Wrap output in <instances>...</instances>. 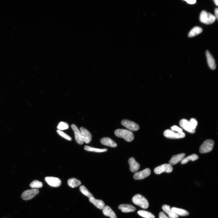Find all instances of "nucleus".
I'll list each match as a JSON object with an SVG mask.
<instances>
[{
  "label": "nucleus",
  "mask_w": 218,
  "mask_h": 218,
  "mask_svg": "<svg viewBox=\"0 0 218 218\" xmlns=\"http://www.w3.org/2000/svg\"><path fill=\"white\" fill-rule=\"evenodd\" d=\"M45 180L49 185L54 187H58L61 184V180L56 177H47L45 178Z\"/></svg>",
  "instance_id": "obj_11"
},
{
  "label": "nucleus",
  "mask_w": 218,
  "mask_h": 218,
  "mask_svg": "<svg viewBox=\"0 0 218 218\" xmlns=\"http://www.w3.org/2000/svg\"><path fill=\"white\" fill-rule=\"evenodd\" d=\"M69 128V125L67 123L63 122H60L57 127L58 130L61 131L67 130Z\"/></svg>",
  "instance_id": "obj_30"
},
{
  "label": "nucleus",
  "mask_w": 218,
  "mask_h": 218,
  "mask_svg": "<svg viewBox=\"0 0 218 218\" xmlns=\"http://www.w3.org/2000/svg\"><path fill=\"white\" fill-rule=\"evenodd\" d=\"M138 214L144 218H155V217L151 213L144 210H140L138 212Z\"/></svg>",
  "instance_id": "obj_26"
},
{
  "label": "nucleus",
  "mask_w": 218,
  "mask_h": 218,
  "mask_svg": "<svg viewBox=\"0 0 218 218\" xmlns=\"http://www.w3.org/2000/svg\"><path fill=\"white\" fill-rule=\"evenodd\" d=\"M57 133L64 138L68 140L69 141H71L72 140L71 138L69 135L62 132V131L58 130L57 131Z\"/></svg>",
  "instance_id": "obj_31"
},
{
  "label": "nucleus",
  "mask_w": 218,
  "mask_h": 218,
  "mask_svg": "<svg viewBox=\"0 0 218 218\" xmlns=\"http://www.w3.org/2000/svg\"><path fill=\"white\" fill-rule=\"evenodd\" d=\"M171 210L178 216H185L189 214L188 212L183 209L173 207L171 208Z\"/></svg>",
  "instance_id": "obj_24"
},
{
  "label": "nucleus",
  "mask_w": 218,
  "mask_h": 218,
  "mask_svg": "<svg viewBox=\"0 0 218 218\" xmlns=\"http://www.w3.org/2000/svg\"><path fill=\"white\" fill-rule=\"evenodd\" d=\"M179 124L182 128L191 133H194L195 132L196 127L188 120L183 119L180 120Z\"/></svg>",
  "instance_id": "obj_5"
},
{
  "label": "nucleus",
  "mask_w": 218,
  "mask_h": 218,
  "mask_svg": "<svg viewBox=\"0 0 218 218\" xmlns=\"http://www.w3.org/2000/svg\"><path fill=\"white\" fill-rule=\"evenodd\" d=\"M133 203L143 209H147L149 207V203L147 199L140 194L134 195L132 198Z\"/></svg>",
  "instance_id": "obj_2"
},
{
  "label": "nucleus",
  "mask_w": 218,
  "mask_h": 218,
  "mask_svg": "<svg viewBox=\"0 0 218 218\" xmlns=\"http://www.w3.org/2000/svg\"><path fill=\"white\" fill-rule=\"evenodd\" d=\"M129 163L130 165V170L132 172H137L139 169L140 165L136 161L134 158L132 157L130 159Z\"/></svg>",
  "instance_id": "obj_16"
},
{
  "label": "nucleus",
  "mask_w": 218,
  "mask_h": 218,
  "mask_svg": "<svg viewBox=\"0 0 218 218\" xmlns=\"http://www.w3.org/2000/svg\"><path fill=\"white\" fill-rule=\"evenodd\" d=\"M39 193V190L37 189H32L26 190L21 195L22 198L24 200H29L33 198Z\"/></svg>",
  "instance_id": "obj_6"
},
{
  "label": "nucleus",
  "mask_w": 218,
  "mask_h": 218,
  "mask_svg": "<svg viewBox=\"0 0 218 218\" xmlns=\"http://www.w3.org/2000/svg\"><path fill=\"white\" fill-rule=\"evenodd\" d=\"M162 210L168 215L169 218H178V216L176 214L170 206L167 205H163L162 207Z\"/></svg>",
  "instance_id": "obj_19"
},
{
  "label": "nucleus",
  "mask_w": 218,
  "mask_h": 218,
  "mask_svg": "<svg viewBox=\"0 0 218 218\" xmlns=\"http://www.w3.org/2000/svg\"><path fill=\"white\" fill-rule=\"evenodd\" d=\"M122 125L131 131H137L139 130V127L137 124L132 121L123 120L121 122Z\"/></svg>",
  "instance_id": "obj_9"
},
{
  "label": "nucleus",
  "mask_w": 218,
  "mask_h": 218,
  "mask_svg": "<svg viewBox=\"0 0 218 218\" xmlns=\"http://www.w3.org/2000/svg\"><path fill=\"white\" fill-rule=\"evenodd\" d=\"M185 156V154L182 153L173 156L172 157L169 161V164L171 166L177 164L184 158Z\"/></svg>",
  "instance_id": "obj_14"
},
{
  "label": "nucleus",
  "mask_w": 218,
  "mask_h": 218,
  "mask_svg": "<svg viewBox=\"0 0 218 218\" xmlns=\"http://www.w3.org/2000/svg\"><path fill=\"white\" fill-rule=\"evenodd\" d=\"M151 173V171L149 168H147L138 172H136L134 174L133 177L136 180L144 179L149 176Z\"/></svg>",
  "instance_id": "obj_10"
},
{
  "label": "nucleus",
  "mask_w": 218,
  "mask_h": 218,
  "mask_svg": "<svg viewBox=\"0 0 218 218\" xmlns=\"http://www.w3.org/2000/svg\"><path fill=\"white\" fill-rule=\"evenodd\" d=\"M185 1H186L187 3L190 4H194L196 2V1L195 0H185Z\"/></svg>",
  "instance_id": "obj_35"
},
{
  "label": "nucleus",
  "mask_w": 218,
  "mask_h": 218,
  "mask_svg": "<svg viewBox=\"0 0 218 218\" xmlns=\"http://www.w3.org/2000/svg\"><path fill=\"white\" fill-rule=\"evenodd\" d=\"M120 210L123 212H130L134 211L136 208L132 205L129 204H122L119 207Z\"/></svg>",
  "instance_id": "obj_20"
},
{
  "label": "nucleus",
  "mask_w": 218,
  "mask_h": 218,
  "mask_svg": "<svg viewBox=\"0 0 218 218\" xmlns=\"http://www.w3.org/2000/svg\"><path fill=\"white\" fill-rule=\"evenodd\" d=\"M71 128L74 132L75 139L77 142L79 144H82L84 142L82 138L80 131L78 128L74 124H73L71 125Z\"/></svg>",
  "instance_id": "obj_13"
},
{
  "label": "nucleus",
  "mask_w": 218,
  "mask_h": 218,
  "mask_svg": "<svg viewBox=\"0 0 218 218\" xmlns=\"http://www.w3.org/2000/svg\"><path fill=\"white\" fill-rule=\"evenodd\" d=\"M214 144V141L212 140L208 139L205 141L200 147V152L201 153L210 152L213 149Z\"/></svg>",
  "instance_id": "obj_4"
},
{
  "label": "nucleus",
  "mask_w": 218,
  "mask_h": 218,
  "mask_svg": "<svg viewBox=\"0 0 218 218\" xmlns=\"http://www.w3.org/2000/svg\"><path fill=\"white\" fill-rule=\"evenodd\" d=\"M199 19L200 21L202 23L209 25L214 23L216 19V18L215 16L211 13H207L205 11H203L200 15Z\"/></svg>",
  "instance_id": "obj_3"
},
{
  "label": "nucleus",
  "mask_w": 218,
  "mask_h": 218,
  "mask_svg": "<svg viewBox=\"0 0 218 218\" xmlns=\"http://www.w3.org/2000/svg\"><path fill=\"white\" fill-rule=\"evenodd\" d=\"M115 134L117 137L122 138L128 142H132L134 139L133 134L128 130L117 129L115 131Z\"/></svg>",
  "instance_id": "obj_1"
},
{
  "label": "nucleus",
  "mask_w": 218,
  "mask_h": 218,
  "mask_svg": "<svg viewBox=\"0 0 218 218\" xmlns=\"http://www.w3.org/2000/svg\"><path fill=\"white\" fill-rule=\"evenodd\" d=\"M101 142L103 145L112 148L116 147L117 146V144L112 139L109 138H103L101 140Z\"/></svg>",
  "instance_id": "obj_17"
},
{
  "label": "nucleus",
  "mask_w": 218,
  "mask_h": 218,
  "mask_svg": "<svg viewBox=\"0 0 218 218\" xmlns=\"http://www.w3.org/2000/svg\"><path fill=\"white\" fill-rule=\"evenodd\" d=\"M171 129L172 131L177 132L178 133H181L183 132V130L176 125H174L171 127Z\"/></svg>",
  "instance_id": "obj_32"
},
{
  "label": "nucleus",
  "mask_w": 218,
  "mask_h": 218,
  "mask_svg": "<svg viewBox=\"0 0 218 218\" xmlns=\"http://www.w3.org/2000/svg\"><path fill=\"white\" fill-rule=\"evenodd\" d=\"M89 201L100 210H103L105 206V204L103 201L96 199L93 197L89 198Z\"/></svg>",
  "instance_id": "obj_18"
},
{
  "label": "nucleus",
  "mask_w": 218,
  "mask_h": 218,
  "mask_svg": "<svg viewBox=\"0 0 218 218\" xmlns=\"http://www.w3.org/2000/svg\"><path fill=\"white\" fill-rule=\"evenodd\" d=\"M190 121L195 126L197 127V121L196 120V119H193V118H192V119H191L190 120Z\"/></svg>",
  "instance_id": "obj_33"
},
{
  "label": "nucleus",
  "mask_w": 218,
  "mask_h": 218,
  "mask_svg": "<svg viewBox=\"0 0 218 218\" xmlns=\"http://www.w3.org/2000/svg\"><path fill=\"white\" fill-rule=\"evenodd\" d=\"M202 29L201 27L195 26L189 32L188 36L190 38H193L200 34L202 32Z\"/></svg>",
  "instance_id": "obj_22"
},
{
  "label": "nucleus",
  "mask_w": 218,
  "mask_h": 218,
  "mask_svg": "<svg viewBox=\"0 0 218 218\" xmlns=\"http://www.w3.org/2000/svg\"><path fill=\"white\" fill-rule=\"evenodd\" d=\"M30 187L34 188H40L42 187L43 184L41 182L38 180H34L30 184Z\"/></svg>",
  "instance_id": "obj_29"
},
{
  "label": "nucleus",
  "mask_w": 218,
  "mask_h": 218,
  "mask_svg": "<svg viewBox=\"0 0 218 218\" xmlns=\"http://www.w3.org/2000/svg\"><path fill=\"white\" fill-rule=\"evenodd\" d=\"M198 158L199 157L197 154H194L185 158H184L181 161V163L182 164H185L189 161H194L197 160Z\"/></svg>",
  "instance_id": "obj_25"
},
{
  "label": "nucleus",
  "mask_w": 218,
  "mask_h": 218,
  "mask_svg": "<svg viewBox=\"0 0 218 218\" xmlns=\"http://www.w3.org/2000/svg\"><path fill=\"white\" fill-rule=\"evenodd\" d=\"M159 218H169L164 213L161 212L159 214Z\"/></svg>",
  "instance_id": "obj_34"
},
{
  "label": "nucleus",
  "mask_w": 218,
  "mask_h": 218,
  "mask_svg": "<svg viewBox=\"0 0 218 218\" xmlns=\"http://www.w3.org/2000/svg\"><path fill=\"white\" fill-rule=\"evenodd\" d=\"M165 137L170 139H179L183 138L185 137V134L184 132L179 133L175 132L170 130H167L164 133Z\"/></svg>",
  "instance_id": "obj_7"
},
{
  "label": "nucleus",
  "mask_w": 218,
  "mask_h": 218,
  "mask_svg": "<svg viewBox=\"0 0 218 218\" xmlns=\"http://www.w3.org/2000/svg\"><path fill=\"white\" fill-rule=\"evenodd\" d=\"M214 13L215 15V17L217 19H218V9L217 8L215 9L214 11Z\"/></svg>",
  "instance_id": "obj_36"
},
{
  "label": "nucleus",
  "mask_w": 218,
  "mask_h": 218,
  "mask_svg": "<svg viewBox=\"0 0 218 218\" xmlns=\"http://www.w3.org/2000/svg\"><path fill=\"white\" fill-rule=\"evenodd\" d=\"M103 210V213L105 216L110 217V218H117L115 214L110 207L105 206Z\"/></svg>",
  "instance_id": "obj_21"
},
{
  "label": "nucleus",
  "mask_w": 218,
  "mask_h": 218,
  "mask_svg": "<svg viewBox=\"0 0 218 218\" xmlns=\"http://www.w3.org/2000/svg\"><path fill=\"white\" fill-rule=\"evenodd\" d=\"M214 4H215L217 6H218V1H217V0H214Z\"/></svg>",
  "instance_id": "obj_37"
},
{
  "label": "nucleus",
  "mask_w": 218,
  "mask_h": 218,
  "mask_svg": "<svg viewBox=\"0 0 218 218\" xmlns=\"http://www.w3.org/2000/svg\"><path fill=\"white\" fill-rule=\"evenodd\" d=\"M84 149L86 151H92L96 152H103L107 151V149H96L88 146H85L84 147Z\"/></svg>",
  "instance_id": "obj_27"
},
{
  "label": "nucleus",
  "mask_w": 218,
  "mask_h": 218,
  "mask_svg": "<svg viewBox=\"0 0 218 218\" xmlns=\"http://www.w3.org/2000/svg\"><path fill=\"white\" fill-rule=\"evenodd\" d=\"M80 131L84 142L86 144L89 143L92 140V134L88 130L83 127H81Z\"/></svg>",
  "instance_id": "obj_12"
},
{
  "label": "nucleus",
  "mask_w": 218,
  "mask_h": 218,
  "mask_svg": "<svg viewBox=\"0 0 218 218\" xmlns=\"http://www.w3.org/2000/svg\"><path fill=\"white\" fill-rule=\"evenodd\" d=\"M173 170V168L169 164H164L158 166L154 169V171L157 175L161 174L163 172L170 173Z\"/></svg>",
  "instance_id": "obj_8"
},
{
  "label": "nucleus",
  "mask_w": 218,
  "mask_h": 218,
  "mask_svg": "<svg viewBox=\"0 0 218 218\" xmlns=\"http://www.w3.org/2000/svg\"><path fill=\"white\" fill-rule=\"evenodd\" d=\"M68 183L69 186L74 188L80 185L81 183L79 180L75 178H72L68 180Z\"/></svg>",
  "instance_id": "obj_23"
},
{
  "label": "nucleus",
  "mask_w": 218,
  "mask_h": 218,
  "mask_svg": "<svg viewBox=\"0 0 218 218\" xmlns=\"http://www.w3.org/2000/svg\"><path fill=\"white\" fill-rule=\"evenodd\" d=\"M206 56L208 65L209 67L212 70L216 68V65L215 60L212 54L208 51L206 52Z\"/></svg>",
  "instance_id": "obj_15"
},
{
  "label": "nucleus",
  "mask_w": 218,
  "mask_h": 218,
  "mask_svg": "<svg viewBox=\"0 0 218 218\" xmlns=\"http://www.w3.org/2000/svg\"><path fill=\"white\" fill-rule=\"evenodd\" d=\"M79 189L81 192L82 193L88 198H90L93 197L92 194L90 193L87 188L84 186H81L79 188Z\"/></svg>",
  "instance_id": "obj_28"
}]
</instances>
